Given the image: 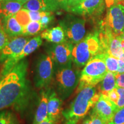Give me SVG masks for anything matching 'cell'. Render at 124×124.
Returning a JSON list of instances; mask_svg holds the SVG:
<instances>
[{
	"mask_svg": "<svg viewBox=\"0 0 124 124\" xmlns=\"http://www.w3.org/2000/svg\"><path fill=\"white\" fill-rule=\"evenodd\" d=\"M122 34H124V30L123 31V32H122Z\"/></svg>",
	"mask_w": 124,
	"mask_h": 124,
	"instance_id": "obj_43",
	"label": "cell"
},
{
	"mask_svg": "<svg viewBox=\"0 0 124 124\" xmlns=\"http://www.w3.org/2000/svg\"><path fill=\"white\" fill-rule=\"evenodd\" d=\"M85 19L72 15H67L59 22V25L64 32L67 41L75 45L85 38Z\"/></svg>",
	"mask_w": 124,
	"mask_h": 124,
	"instance_id": "obj_7",
	"label": "cell"
},
{
	"mask_svg": "<svg viewBox=\"0 0 124 124\" xmlns=\"http://www.w3.org/2000/svg\"><path fill=\"white\" fill-rule=\"evenodd\" d=\"M28 67V62L24 59L0 79V111L11 106L21 111L27 105L31 98Z\"/></svg>",
	"mask_w": 124,
	"mask_h": 124,
	"instance_id": "obj_1",
	"label": "cell"
},
{
	"mask_svg": "<svg viewBox=\"0 0 124 124\" xmlns=\"http://www.w3.org/2000/svg\"><path fill=\"white\" fill-rule=\"evenodd\" d=\"M108 70L103 54L99 53L91 58L80 72L78 91L87 86H95L104 78Z\"/></svg>",
	"mask_w": 124,
	"mask_h": 124,
	"instance_id": "obj_4",
	"label": "cell"
},
{
	"mask_svg": "<svg viewBox=\"0 0 124 124\" xmlns=\"http://www.w3.org/2000/svg\"><path fill=\"white\" fill-rule=\"evenodd\" d=\"M117 110L116 105L111 101L108 96L101 94L100 98L94 106L92 111L101 118L106 124H108Z\"/></svg>",
	"mask_w": 124,
	"mask_h": 124,
	"instance_id": "obj_11",
	"label": "cell"
},
{
	"mask_svg": "<svg viewBox=\"0 0 124 124\" xmlns=\"http://www.w3.org/2000/svg\"><path fill=\"white\" fill-rule=\"evenodd\" d=\"M120 59H121V60H122V61H124V52L123 54H122V55H121V56L120 57Z\"/></svg>",
	"mask_w": 124,
	"mask_h": 124,
	"instance_id": "obj_38",
	"label": "cell"
},
{
	"mask_svg": "<svg viewBox=\"0 0 124 124\" xmlns=\"http://www.w3.org/2000/svg\"><path fill=\"white\" fill-rule=\"evenodd\" d=\"M102 54H103V58L108 71L114 74L117 73L118 69V59L114 58L106 52Z\"/></svg>",
	"mask_w": 124,
	"mask_h": 124,
	"instance_id": "obj_23",
	"label": "cell"
},
{
	"mask_svg": "<svg viewBox=\"0 0 124 124\" xmlns=\"http://www.w3.org/2000/svg\"><path fill=\"white\" fill-rule=\"evenodd\" d=\"M14 16L23 28L31 21L29 10L23 8L20 9L19 11Z\"/></svg>",
	"mask_w": 124,
	"mask_h": 124,
	"instance_id": "obj_24",
	"label": "cell"
},
{
	"mask_svg": "<svg viewBox=\"0 0 124 124\" xmlns=\"http://www.w3.org/2000/svg\"><path fill=\"white\" fill-rule=\"evenodd\" d=\"M0 124H20L17 116L9 110L0 111Z\"/></svg>",
	"mask_w": 124,
	"mask_h": 124,
	"instance_id": "obj_21",
	"label": "cell"
},
{
	"mask_svg": "<svg viewBox=\"0 0 124 124\" xmlns=\"http://www.w3.org/2000/svg\"></svg>",
	"mask_w": 124,
	"mask_h": 124,
	"instance_id": "obj_44",
	"label": "cell"
},
{
	"mask_svg": "<svg viewBox=\"0 0 124 124\" xmlns=\"http://www.w3.org/2000/svg\"><path fill=\"white\" fill-rule=\"evenodd\" d=\"M1 26H2V20H1V18H0V27H1Z\"/></svg>",
	"mask_w": 124,
	"mask_h": 124,
	"instance_id": "obj_41",
	"label": "cell"
},
{
	"mask_svg": "<svg viewBox=\"0 0 124 124\" xmlns=\"http://www.w3.org/2000/svg\"><path fill=\"white\" fill-rule=\"evenodd\" d=\"M40 36L42 39L55 44H59L67 41L64 32L60 25L51 29H45Z\"/></svg>",
	"mask_w": 124,
	"mask_h": 124,
	"instance_id": "obj_17",
	"label": "cell"
},
{
	"mask_svg": "<svg viewBox=\"0 0 124 124\" xmlns=\"http://www.w3.org/2000/svg\"><path fill=\"white\" fill-rule=\"evenodd\" d=\"M117 93L118 94V99L116 103L117 110L124 107V88L116 86Z\"/></svg>",
	"mask_w": 124,
	"mask_h": 124,
	"instance_id": "obj_29",
	"label": "cell"
},
{
	"mask_svg": "<svg viewBox=\"0 0 124 124\" xmlns=\"http://www.w3.org/2000/svg\"><path fill=\"white\" fill-rule=\"evenodd\" d=\"M116 78L117 86L124 88V73H116Z\"/></svg>",
	"mask_w": 124,
	"mask_h": 124,
	"instance_id": "obj_32",
	"label": "cell"
},
{
	"mask_svg": "<svg viewBox=\"0 0 124 124\" xmlns=\"http://www.w3.org/2000/svg\"><path fill=\"white\" fill-rule=\"evenodd\" d=\"M70 124L68 123V122H65V121H64V124Z\"/></svg>",
	"mask_w": 124,
	"mask_h": 124,
	"instance_id": "obj_42",
	"label": "cell"
},
{
	"mask_svg": "<svg viewBox=\"0 0 124 124\" xmlns=\"http://www.w3.org/2000/svg\"><path fill=\"white\" fill-rule=\"evenodd\" d=\"M29 40L24 36L10 38L7 44L0 53V64L20 53Z\"/></svg>",
	"mask_w": 124,
	"mask_h": 124,
	"instance_id": "obj_12",
	"label": "cell"
},
{
	"mask_svg": "<svg viewBox=\"0 0 124 124\" xmlns=\"http://www.w3.org/2000/svg\"><path fill=\"white\" fill-rule=\"evenodd\" d=\"M37 124H57V122L51 120L49 119V118H48L47 119L43 121L39 122V123Z\"/></svg>",
	"mask_w": 124,
	"mask_h": 124,
	"instance_id": "obj_34",
	"label": "cell"
},
{
	"mask_svg": "<svg viewBox=\"0 0 124 124\" xmlns=\"http://www.w3.org/2000/svg\"><path fill=\"white\" fill-rule=\"evenodd\" d=\"M42 38L41 36H37L31 39L28 41V43L24 46L23 50L20 52L13 56L12 58L5 60L2 63L0 70V79L4 76H5L12 70V69L17 63L23 59L26 56L33 53L42 44Z\"/></svg>",
	"mask_w": 124,
	"mask_h": 124,
	"instance_id": "obj_8",
	"label": "cell"
},
{
	"mask_svg": "<svg viewBox=\"0 0 124 124\" xmlns=\"http://www.w3.org/2000/svg\"><path fill=\"white\" fill-rule=\"evenodd\" d=\"M82 124H91V118L90 117L87 118L85 120L83 121Z\"/></svg>",
	"mask_w": 124,
	"mask_h": 124,
	"instance_id": "obj_36",
	"label": "cell"
},
{
	"mask_svg": "<svg viewBox=\"0 0 124 124\" xmlns=\"http://www.w3.org/2000/svg\"><path fill=\"white\" fill-rule=\"evenodd\" d=\"M2 27L9 38L23 36V28L15 18V16L4 17Z\"/></svg>",
	"mask_w": 124,
	"mask_h": 124,
	"instance_id": "obj_16",
	"label": "cell"
},
{
	"mask_svg": "<svg viewBox=\"0 0 124 124\" xmlns=\"http://www.w3.org/2000/svg\"><path fill=\"white\" fill-rule=\"evenodd\" d=\"M105 2L106 7L109 8L113 5H114V4H116V0H105Z\"/></svg>",
	"mask_w": 124,
	"mask_h": 124,
	"instance_id": "obj_35",
	"label": "cell"
},
{
	"mask_svg": "<svg viewBox=\"0 0 124 124\" xmlns=\"http://www.w3.org/2000/svg\"><path fill=\"white\" fill-rule=\"evenodd\" d=\"M49 91H50V90H48V91H41L38 107H37L35 116H34L33 124L39 123L48 118V101Z\"/></svg>",
	"mask_w": 124,
	"mask_h": 124,
	"instance_id": "obj_15",
	"label": "cell"
},
{
	"mask_svg": "<svg viewBox=\"0 0 124 124\" xmlns=\"http://www.w3.org/2000/svg\"><path fill=\"white\" fill-rule=\"evenodd\" d=\"M100 95L98 88L95 86L85 87L79 91L69 108L62 111L64 121L70 124H77L95 105Z\"/></svg>",
	"mask_w": 124,
	"mask_h": 124,
	"instance_id": "obj_2",
	"label": "cell"
},
{
	"mask_svg": "<svg viewBox=\"0 0 124 124\" xmlns=\"http://www.w3.org/2000/svg\"><path fill=\"white\" fill-rule=\"evenodd\" d=\"M43 29L40 21H31L23 28V36H33L39 33Z\"/></svg>",
	"mask_w": 124,
	"mask_h": 124,
	"instance_id": "obj_22",
	"label": "cell"
},
{
	"mask_svg": "<svg viewBox=\"0 0 124 124\" xmlns=\"http://www.w3.org/2000/svg\"><path fill=\"white\" fill-rule=\"evenodd\" d=\"M24 4V2L19 0L0 2V15L3 17L15 15L20 9H21Z\"/></svg>",
	"mask_w": 124,
	"mask_h": 124,
	"instance_id": "obj_18",
	"label": "cell"
},
{
	"mask_svg": "<svg viewBox=\"0 0 124 124\" xmlns=\"http://www.w3.org/2000/svg\"><path fill=\"white\" fill-rule=\"evenodd\" d=\"M118 69L117 73H124V62L118 59Z\"/></svg>",
	"mask_w": 124,
	"mask_h": 124,
	"instance_id": "obj_33",
	"label": "cell"
},
{
	"mask_svg": "<svg viewBox=\"0 0 124 124\" xmlns=\"http://www.w3.org/2000/svg\"><path fill=\"white\" fill-rule=\"evenodd\" d=\"M19 1H21V2H24L25 4V3L26 2H27V1H29V0H19Z\"/></svg>",
	"mask_w": 124,
	"mask_h": 124,
	"instance_id": "obj_39",
	"label": "cell"
},
{
	"mask_svg": "<svg viewBox=\"0 0 124 124\" xmlns=\"http://www.w3.org/2000/svg\"><path fill=\"white\" fill-rule=\"evenodd\" d=\"M104 8L103 0H83L70 12L83 16H91L102 13Z\"/></svg>",
	"mask_w": 124,
	"mask_h": 124,
	"instance_id": "obj_13",
	"label": "cell"
},
{
	"mask_svg": "<svg viewBox=\"0 0 124 124\" xmlns=\"http://www.w3.org/2000/svg\"><path fill=\"white\" fill-rule=\"evenodd\" d=\"M98 88L101 94L107 95L108 93L114 89L117 86L116 74L108 71L104 78L100 82Z\"/></svg>",
	"mask_w": 124,
	"mask_h": 124,
	"instance_id": "obj_19",
	"label": "cell"
},
{
	"mask_svg": "<svg viewBox=\"0 0 124 124\" xmlns=\"http://www.w3.org/2000/svg\"><path fill=\"white\" fill-rule=\"evenodd\" d=\"M49 12H53L60 8L64 9L66 0H46Z\"/></svg>",
	"mask_w": 124,
	"mask_h": 124,
	"instance_id": "obj_25",
	"label": "cell"
},
{
	"mask_svg": "<svg viewBox=\"0 0 124 124\" xmlns=\"http://www.w3.org/2000/svg\"><path fill=\"white\" fill-rule=\"evenodd\" d=\"M100 52V41L97 34H89L74 46L72 62L78 68L85 66Z\"/></svg>",
	"mask_w": 124,
	"mask_h": 124,
	"instance_id": "obj_5",
	"label": "cell"
},
{
	"mask_svg": "<svg viewBox=\"0 0 124 124\" xmlns=\"http://www.w3.org/2000/svg\"><path fill=\"white\" fill-rule=\"evenodd\" d=\"M83 0H66L64 9L70 12L73 8L81 3Z\"/></svg>",
	"mask_w": 124,
	"mask_h": 124,
	"instance_id": "obj_30",
	"label": "cell"
},
{
	"mask_svg": "<svg viewBox=\"0 0 124 124\" xmlns=\"http://www.w3.org/2000/svg\"><path fill=\"white\" fill-rule=\"evenodd\" d=\"M52 18H53V16H52V12L44 11L42 17H41L40 21V23H41L43 30L46 28L48 25L50 23Z\"/></svg>",
	"mask_w": 124,
	"mask_h": 124,
	"instance_id": "obj_27",
	"label": "cell"
},
{
	"mask_svg": "<svg viewBox=\"0 0 124 124\" xmlns=\"http://www.w3.org/2000/svg\"><path fill=\"white\" fill-rule=\"evenodd\" d=\"M13 1V0H0V2H4V1Z\"/></svg>",
	"mask_w": 124,
	"mask_h": 124,
	"instance_id": "obj_40",
	"label": "cell"
},
{
	"mask_svg": "<svg viewBox=\"0 0 124 124\" xmlns=\"http://www.w3.org/2000/svg\"><path fill=\"white\" fill-rule=\"evenodd\" d=\"M62 102L55 90H50L48 101V117L57 123L62 116Z\"/></svg>",
	"mask_w": 124,
	"mask_h": 124,
	"instance_id": "obj_14",
	"label": "cell"
},
{
	"mask_svg": "<svg viewBox=\"0 0 124 124\" xmlns=\"http://www.w3.org/2000/svg\"><path fill=\"white\" fill-rule=\"evenodd\" d=\"M23 8L32 11H49L46 0H29L24 4Z\"/></svg>",
	"mask_w": 124,
	"mask_h": 124,
	"instance_id": "obj_20",
	"label": "cell"
},
{
	"mask_svg": "<svg viewBox=\"0 0 124 124\" xmlns=\"http://www.w3.org/2000/svg\"><path fill=\"white\" fill-rule=\"evenodd\" d=\"M44 11H32L29 10V16L31 21H40L42 17Z\"/></svg>",
	"mask_w": 124,
	"mask_h": 124,
	"instance_id": "obj_31",
	"label": "cell"
},
{
	"mask_svg": "<svg viewBox=\"0 0 124 124\" xmlns=\"http://www.w3.org/2000/svg\"><path fill=\"white\" fill-rule=\"evenodd\" d=\"M33 81L39 89L46 87L53 80L55 66L52 58L48 54L41 55L36 62L34 69Z\"/></svg>",
	"mask_w": 124,
	"mask_h": 124,
	"instance_id": "obj_6",
	"label": "cell"
},
{
	"mask_svg": "<svg viewBox=\"0 0 124 124\" xmlns=\"http://www.w3.org/2000/svg\"><path fill=\"white\" fill-rule=\"evenodd\" d=\"M80 74L72 63L57 68L55 72V90L62 101L66 100L79 85Z\"/></svg>",
	"mask_w": 124,
	"mask_h": 124,
	"instance_id": "obj_3",
	"label": "cell"
},
{
	"mask_svg": "<svg viewBox=\"0 0 124 124\" xmlns=\"http://www.w3.org/2000/svg\"><path fill=\"white\" fill-rule=\"evenodd\" d=\"M73 44L66 42L55 44L49 48L48 54L51 56L54 62L55 69L66 66L72 63V50Z\"/></svg>",
	"mask_w": 124,
	"mask_h": 124,
	"instance_id": "obj_9",
	"label": "cell"
},
{
	"mask_svg": "<svg viewBox=\"0 0 124 124\" xmlns=\"http://www.w3.org/2000/svg\"><path fill=\"white\" fill-rule=\"evenodd\" d=\"M105 25L114 35L122 34L124 30V6L116 4L109 8Z\"/></svg>",
	"mask_w": 124,
	"mask_h": 124,
	"instance_id": "obj_10",
	"label": "cell"
},
{
	"mask_svg": "<svg viewBox=\"0 0 124 124\" xmlns=\"http://www.w3.org/2000/svg\"><path fill=\"white\" fill-rule=\"evenodd\" d=\"M10 38L5 32L2 26L0 27V53L8 42Z\"/></svg>",
	"mask_w": 124,
	"mask_h": 124,
	"instance_id": "obj_28",
	"label": "cell"
},
{
	"mask_svg": "<svg viewBox=\"0 0 124 124\" xmlns=\"http://www.w3.org/2000/svg\"><path fill=\"white\" fill-rule=\"evenodd\" d=\"M108 124H124V107L116 111Z\"/></svg>",
	"mask_w": 124,
	"mask_h": 124,
	"instance_id": "obj_26",
	"label": "cell"
},
{
	"mask_svg": "<svg viewBox=\"0 0 124 124\" xmlns=\"http://www.w3.org/2000/svg\"><path fill=\"white\" fill-rule=\"evenodd\" d=\"M116 4H121L124 6V0H116Z\"/></svg>",
	"mask_w": 124,
	"mask_h": 124,
	"instance_id": "obj_37",
	"label": "cell"
}]
</instances>
